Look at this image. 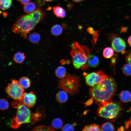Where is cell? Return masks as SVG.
<instances>
[{
	"label": "cell",
	"mask_w": 131,
	"mask_h": 131,
	"mask_svg": "<svg viewBox=\"0 0 131 131\" xmlns=\"http://www.w3.org/2000/svg\"><path fill=\"white\" fill-rule=\"evenodd\" d=\"M114 54V51L113 49L109 47L105 48L103 51V55L106 58L111 57Z\"/></svg>",
	"instance_id": "cell-22"
},
{
	"label": "cell",
	"mask_w": 131,
	"mask_h": 131,
	"mask_svg": "<svg viewBox=\"0 0 131 131\" xmlns=\"http://www.w3.org/2000/svg\"><path fill=\"white\" fill-rule=\"evenodd\" d=\"M25 58L24 54L19 52L15 53L13 57L14 62L16 63L21 64L24 61Z\"/></svg>",
	"instance_id": "cell-17"
},
{
	"label": "cell",
	"mask_w": 131,
	"mask_h": 131,
	"mask_svg": "<svg viewBox=\"0 0 131 131\" xmlns=\"http://www.w3.org/2000/svg\"><path fill=\"white\" fill-rule=\"evenodd\" d=\"M99 62V59L97 56L90 54L88 56L87 63L89 66L92 68L96 67L98 65Z\"/></svg>",
	"instance_id": "cell-11"
},
{
	"label": "cell",
	"mask_w": 131,
	"mask_h": 131,
	"mask_svg": "<svg viewBox=\"0 0 131 131\" xmlns=\"http://www.w3.org/2000/svg\"><path fill=\"white\" fill-rule=\"evenodd\" d=\"M80 86L78 77L67 75L60 80L57 88L62 89L69 94H74L79 92Z\"/></svg>",
	"instance_id": "cell-5"
},
{
	"label": "cell",
	"mask_w": 131,
	"mask_h": 131,
	"mask_svg": "<svg viewBox=\"0 0 131 131\" xmlns=\"http://www.w3.org/2000/svg\"><path fill=\"white\" fill-rule=\"evenodd\" d=\"M37 9L36 5L32 2H29L25 4L23 7L24 11L27 14L33 13Z\"/></svg>",
	"instance_id": "cell-15"
},
{
	"label": "cell",
	"mask_w": 131,
	"mask_h": 131,
	"mask_svg": "<svg viewBox=\"0 0 131 131\" xmlns=\"http://www.w3.org/2000/svg\"><path fill=\"white\" fill-rule=\"evenodd\" d=\"M72 1L75 3H78L81 2L84 0H72Z\"/></svg>",
	"instance_id": "cell-34"
},
{
	"label": "cell",
	"mask_w": 131,
	"mask_h": 131,
	"mask_svg": "<svg viewBox=\"0 0 131 131\" xmlns=\"http://www.w3.org/2000/svg\"><path fill=\"white\" fill-rule=\"evenodd\" d=\"M123 74L127 76L131 75V65L127 63L124 65L122 68Z\"/></svg>",
	"instance_id": "cell-25"
},
{
	"label": "cell",
	"mask_w": 131,
	"mask_h": 131,
	"mask_svg": "<svg viewBox=\"0 0 131 131\" xmlns=\"http://www.w3.org/2000/svg\"><path fill=\"white\" fill-rule=\"evenodd\" d=\"M53 9L54 13L57 17L63 18L66 16V12L63 8L58 6L54 7Z\"/></svg>",
	"instance_id": "cell-12"
},
{
	"label": "cell",
	"mask_w": 131,
	"mask_h": 131,
	"mask_svg": "<svg viewBox=\"0 0 131 131\" xmlns=\"http://www.w3.org/2000/svg\"><path fill=\"white\" fill-rule=\"evenodd\" d=\"M130 124H131V118L130 121L126 124V127H128Z\"/></svg>",
	"instance_id": "cell-35"
},
{
	"label": "cell",
	"mask_w": 131,
	"mask_h": 131,
	"mask_svg": "<svg viewBox=\"0 0 131 131\" xmlns=\"http://www.w3.org/2000/svg\"><path fill=\"white\" fill-rule=\"evenodd\" d=\"M83 131H101V128L99 126L95 124H93L85 126Z\"/></svg>",
	"instance_id": "cell-24"
},
{
	"label": "cell",
	"mask_w": 131,
	"mask_h": 131,
	"mask_svg": "<svg viewBox=\"0 0 131 131\" xmlns=\"http://www.w3.org/2000/svg\"><path fill=\"white\" fill-rule=\"evenodd\" d=\"M44 1L46 2H50L52 1L53 0H43Z\"/></svg>",
	"instance_id": "cell-36"
},
{
	"label": "cell",
	"mask_w": 131,
	"mask_h": 131,
	"mask_svg": "<svg viewBox=\"0 0 131 131\" xmlns=\"http://www.w3.org/2000/svg\"><path fill=\"white\" fill-rule=\"evenodd\" d=\"M116 87L114 79L107 76L99 83L90 88L89 94L97 103L110 101L115 93Z\"/></svg>",
	"instance_id": "cell-2"
},
{
	"label": "cell",
	"mask_w": 131,
	"mask_h": 131,
	"mask_svg": "<svg viewBox=\"0 0 131 131\" xmlns=\"http://www.w3.org/2000/svg\"><path fill=\"white\" fill-rule=\"evenodd\" d=\"M32 131H54L55 130L52 127L46 126L44 125H41L37 126L33 128Z\"/></svg>",
	"instance_id": "cell-27"
},
{
	"label": "cell",
	"mask_w": 131,
	"mask_h": 131,
	"mask_svg": "<svg viewBox=\"0 0 131 131\" xmlns=\"http://www.w3.org/2000/svg\"><path fill=\"white\" fill-rule=\"evenodd\" d=\"M16 115L13 117L11 123L12 127L14 129L18 128L22 124L28 123L33 120V115L28 107L23 104L19 105L17 107Z\"/></svg>",
	"instance_id": "cell-4"
},
{
	"label": "cell",
	"mask_w": 131,
	"mask_h": 131,
	"mask_svg": "<svg viewBox=\"0 0 131 131\" xmlns=\"http://www.w3.org/2000/svg\"><path fill=\"white\" fill-rule=\"evenodd\" d=\"M22 4L25 5L29 2L30 0H17Z\"/></svg>",
	"instance_id": "cell-32"
},
{
	"label": "cell",
	"mask_w": 131,
	"mask_h": 131,
	"mask_svg": "<svg viewBox=\"0 0 131 131\" xmlns=\"http://www.w3.org/2000/svg\"><path fill=\"white\" fill-rule=\"evenodd\" d=\"M12 4V0H0V8L3 10L8 9L11 7Z\"/></svg>",
	"instance_id": "cell-21"
},
{
	"label": "cell",
	"mask_w": 131,
	"mask_h": 131,
	"mask_svg": "<svg viewBox=\"0 0 131 131\" xmlns=\"http://www.w3.org/2000/svg\"><path fill=\"white\" fill-rule=\"evenodd\" d=\"M63 30L62 27L61 25L59 24H56L52 27L51 32L53 35L57 36L62 33Z\"/></svg>",
	"instance_id": "cell-18"
},
{
	"label": "cell",
	"mask_w": 131,
	"mask_h": 131,
	"mask_svg": "<svg viewBox=\"0 0 131 131\" xmlns=\"http://www.w3.org/2000/svg\"><path fill=\"white\" fill-rule=\"evenodd\" d=\"M51 125L54 128L58 129L62 127L63 125V122L62 120L59 118H56L52 121Z\"/></svg>",
	"instance_id": "cell-23"
},
{
	"label": "cell",
	"mask_w": 131,
	"mask_h": 131,
	"mask_svg": "<svg viewBox=\"0 0 131 131\" xmlns=\"http://www.w3.org/2000/svg\"><path fill=\"white\" fill-rule=\"evenodd\" d=\"M37 99L36 96L33 92L24 93L22 102L28 108H32L35 105Z\"/></svg>",
	"instance_id": "cell-10"
},
{
	"label": "cell",
	"mask_w": 131,
	"mask_h": 131,
	"mask_svg": "<svg viewBox=\"0 0 131 131\" xmlns=\"http://www.w3.org/2000/svg\"><path fill=\"white\" fill-rule=\"evenodd\" d=\"M107 76L101 70L98 71L97 72H93L85 76L86 82L88 85L93 86L99 83Z\"/></svg>",
	"instance_id": "cell-8"
},
{
	"label": "cell",
	"mask_w": 131,
	"mask_h": 131,
	"mask_svg": "<svg viewBox=\"0 0 131 131\" xmlns=\"http://www.w3.org/2000/svg\"><path fill=\"white\" fill-rule=\"evenodd\" d=\"M19 83L23 89H26L30 86L31 82L30 79L26 77H23L19 79Z\"/></svg>",
	"instance_id": "cell-16"
},
{
	"label": "cell",
	"mask_w": 131,
	"mask_h": 131,
	"mask_svg": "<svg viewBox=\"0 0 131 131\" xmlns=\"http://www.w3.org/2000/svg\"><path fill=\"white\" fill-rule=\"evenodd\" d=\"M68 95L66 92L63 91L58 92L56 94V98L58 102L60 103L66 102L67 100Z\"/></svg>",
	"instance_id": "cell-14"
},
{
	"label": "cell",
	"mask_w": 131,
	"mask_h": 131,
	"mask_svg": "<svg viewBox=\"0 0 131 131\" xmlns=\"http://www.w3.org/2000/svg\"><path fill=\"white\" fill-rule=\"evenodd\" d=\"M72 53L73 62L74 67L76 69H79L85 64L87 61L88 58L81 47L73 45Z\"/></svg>",
	"instance_id": "cell-7"
},
{
	"label": "cell",
	"mask_w": 131,
	"mask_h": 131,
	"mask_svg": "<svg viewBox=\"0 0 131 131\" xmlns=\"http://www.w3.org/2000/svg\"><path fill=\"white\" fill-rule=\"evenodd\" d=\"M119 97L121 100L124 103H127L131 100V93L127 90L121 92L119 94Z\"/></svg>",
	"instance_id": "cell-13"
},
{
	"label": "cell",
	"mask_w": 131,
	"mask_h": 131,
	"mask_svg": "<svg viewBox=\"0 0 131 131\" xmlns=\"http://www.w3.org/2000/svg\"><path fill=\"white\" fill-rule=\"evenodd\" d=\"M101 129L102 131H114L115 128L111 123L106 122L102 125Z\"/></svg>",
	"instance_id": "cell-26"
},
{
	"label": "cell",
	"mask_w": 131,
	"mask_h": 131,
	"mask_svg": "<svg viewBox=\"0 0 131 131\" xmlns=\"http://www.w3.org/2000/svg\"><path fill=\"white\" fill-rule=\"evenodd\" d=\"M125 59L127 63L131 65V52L126 56Z\"/></svg>",
	"instance_id": "cell-31"
},
{
	"label": "cell",
	"mask_w": 131,
	"mask_h": 131,
	"mask_svg": "<svg viewBox=\"0 0 131 131\" xmlns=\"http://www.w3.org/2000/svg\"><path fill=\"white\" fill-rule=\"evenodd\" d=\"M55 73L57 77L59 78H62L66 76V69L64 66H60L57 68Z\"/></svg>",
	"instance_id": "cell-19"
},
{
	"label": "cell",
	"mask_w": 131,
	"mask_h": 131,
	"mask_svg": "<svg viewBox=\"0 0 131 131\" xmlns=\"http://www.w3.org/2000/svg\"><path fill=\"white\" fill-rule=\"evenodd\" d=\"M24 89L20 85L18 81L13 80L11 83L8 84L5 88V90L13 99L22 101L24 93Z\"/></svg>",
	"instance_id": "cell-6"
},
{
	"label": "cell",
	"mask_w": 131,
	"mask_h": 131,
	"mask_svg": "<svg viewBox=\"0 0 131 131\" xmlns=\"http://www.w3.org/2000/svg\"><path fill=\"white\" fill-rule=\"evenodd\" d=\"M41 39L40 34L36 32L32 33H31L29 36V41L33 43H36L38 42Z\"/></svg>",
	"instance_id": "cell-20"
},
{
	"label": "cell",
	"mask_w": 131,
	"mask_h": 131,
	"mask_svg": "<svg viewBox=\"0 0 131 131\" xmlns=\"http://www.w3.org/2000/svg\"><path fill=\"white\" fill-rule=\"evenodd\" d=\"M9 106V104L8 101L5 99L1 98L0 100V109L1 110L7 109Z\"/></svg>",
	"instance_id": "cell-28"
},
{
	"label": "cell",
	"mask_w": 131,
	"mask_h": 131,
	"mask_svg": "<svg viewBox=\"0 0 131 131\" xmlns=\"http://www.w3.org/2000/svg\"><path fill=\"white\" fill-rule=\"evenodd\" d=\"M61 130L62 131H73L74 130V128L72 124H67L65 125L62 128Z\"/></svg>",
	"instance_id": "cell-29"
},
{
	"label": "cell",
	"mask_w": 131,
	"mask_h": 131,
	"mask_svg": "<svg viewBox=\"0 0 131 131\" xmlns=\"http://www.w3.org/2000/svg\"><path fill=\"white\" fill-rule=\"evenodd\" d=\"M87 31L90 33L92 34L95 37H97L98 35V32L94 30L91 27H89L87 28Z\"/></svg>",
	"instance_id": "cell-30"
},
{
	"label": "cell",
	"mask_w": 131,
	"mask_h": 131,
	"mask_svg": "<svg viewBox=\"0 0 131 131\" xmlns=\"http://www.w3.org/2000/svg\"><path fill=\"white\" fill-rule=\"evenodd\" d=\"M112 39L111 45L113 49L118 52H122L126 47L125 41L122 38L116 37L114 34H110Z\"/></svg>",
	"instance_id": "cell-9"
},
{
	"label": "cell",
	"mask_w": 131,
	"mask_h": 131,
	"mask_svg": "<svg viewBox=\"0 0 131 131\" xmlns=\"http://www.w3.org/2000/svg\"><path fill=\"white\" fill-rule=\"evenodd\" d=\"M45 12L41 8H37L33 13L22 16L18 18L12 27L13 32L27 38L26 34L34 28L44 18Z\"/></svg>",
	"instance_id": "cell-1"
},
{
	"label": "cell",
	"mask_w": 131,
	"mask_h": 131,
	"mask_svg": "<svg viewBox=\"0 0 131 131\" xmlns=\"http://www.w3.org/2000/svg\"><path fill=\"white\" fill-rule=\"evenodd\" d=\"M129 46L131 47V36H130L127 40Z\"/></svg>",
	"instance_id": "cell-33"
},
{
	"label": "cell",
	"mask_w": 131,
	"mask_h": 131,
	"mask_svg": "<svg viewBox=\"0 0 131 131\" xmlns=\"http://www.w3.org/2000/svg\"><path fill=\"white\" fill-rule=\"evenodd\" d=\"M97 103L99 106L97 110V115L107 119H112L116 117L121 110L118 103L112 100Z\"/></svg>",
	"instance_id": "cell-3"
}]
</instances>
